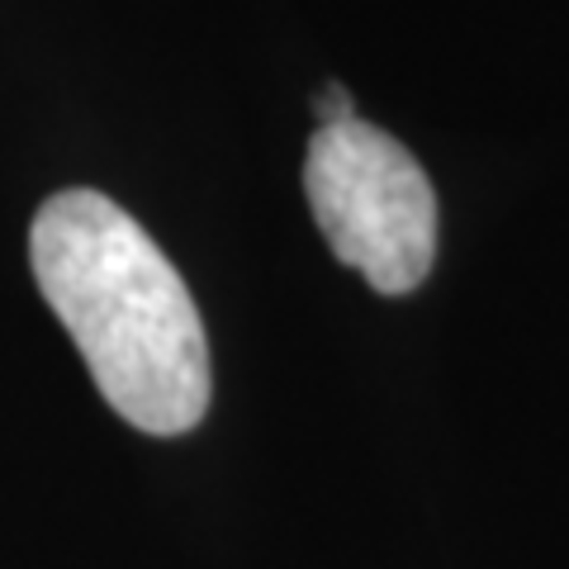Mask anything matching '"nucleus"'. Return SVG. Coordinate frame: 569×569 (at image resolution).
Wrapping results in <instances>:
<instances>
[{
    "instance_id": "2",
    "label": "nucleus",
    "mask_w": 569,
    "mask_h": 569,
    "mask_svg": "<svg viewBox=\"0 0 569 569\" xmlns=\"http://www.w3.org/2000/svg\"><path fill=\"white\" fill-rule=\"evenodd\" d=\"M305 194L332 257L376 295H413L437 261V194L418 157L366 119L309 138Z\"/></svg>"
},
{
    "instance_id": "1",
    "label": "nucleus",
    "mask_w": 569,
    "mask_h": 569,
    "mask_svg": "<svg viewBox=\"0 0 569 569\" xmlns=\"http://www.w3.org/2000/svg\"><path fill=\"white\" fill-rule=\"evenodd\" d=\"M29 261L123 422L148 437L204 422L213 385L200 309L129 209L100 190H58L33 213Z\"/></svg>"
},
{
    "instance_id": "3",
    "label": "nucleus",
    "mask_w": 569,
    "mask_h": 569,
    "mask_svg": "<svg viewBox=\"0 0 569 569\" xmlns=\"http://www.w3.org/2000/svg\"><path fill=\"white\" fill-rule=\"evenodd\" d=\"M313 119H318V129H332V123H351V119H361L356 114V100L342 81H328L323 91L313 96Z\"/></svg>"
}]
</instances>
